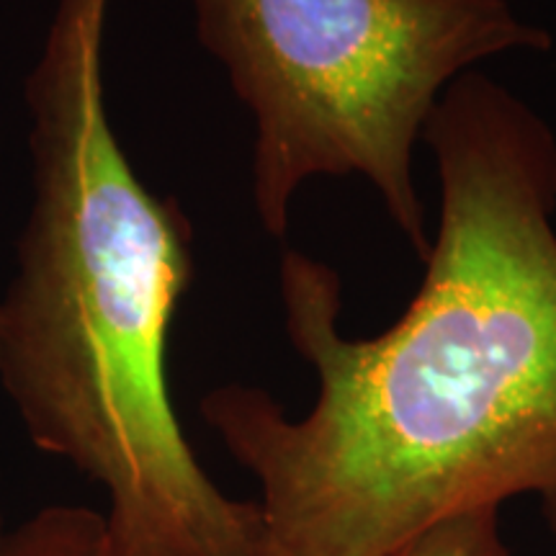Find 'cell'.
Masks as SVG:
<instances>
[{"label":"cell","instance_id":"cell-1","mask_svg":"<svg viewBox=\"0 0 556 556\" xmlns=\"http://www.w3.org/2000/svg\"><path fill=\"white\" fill-rule=\"evenodd\" d=\"M422 139L441 222L405 315L348 338L338 270L289 250L283 325L315 402L291 417L253 384L201 397L261 486L258 556H387L435 520L518 497L556 539V135L471 70Z\"/></svg>","mask_w":556,"mask_h":556},{"label":"cell","instance_id":"cell-2","mask_svg":"<svg viewBox=\"0 0 556 556\" xmlns=\"http://www.w3.org/2000/svg\"><path fill=\"white\" fill-rule=\"evenodd\" d=\"M109 5L58 0L26 78L34 197L0 294V392L41 454L101 486L114 556H258V503L206 475L170 397L193 229L111 124Z\"/></svg>","mask_w":556,"mask_h":556},{"label":"cell","instance_id":"cell-3","mask_svg":"<svg viewBox=\"0 0 556 556\" xmlns=\"http://www.w3.org/2000/svg\"><path fill=\"white\" fill-rule=\"evenodd\" d=\"M197 37L255 122L253 204L274 240L312 178L364 176L417 258L413 157L446 88L484 60L548 52L507 0H189Z\"/></svg>","mask_w":556,"mask_h":556},{"label":"cell","instance_id":"cell-4","mask_svg":"<svg viewBox=\"0 0 556 556\" xmlns=\"http://www.w3.org/2000/svg\"><path fill=\"white\" fill-rule=\"evenodd\" d=\"M0 556H114L106 520L86 505H47L0 533Z\"/></svg>","mask_w":556,"mask_h":556},{"label":"cell","instance_id":"cell-5","mask_svg":"<svg viewBox=\"0 0 556 556\" xmlns=\"http://www.w3.org/2000/svg\"><path fill=\"white\" fill-rule=\"evenodd\" d=\"M387 556H513L503 536L500 507H475L435 520Z\"/></svg>","mask_w":556,"mask_h":556},{"label":"cell","instance_id":"cell-6","mask_svg":"<svg viewBox=\"0 0 556 556\" xmlns=\"http://www.w3.org/2000/svg\"><path fill=\"white\" fill-rule=\"evenodd\" d=\"M9 526V520H5V505H3V492H0V533H3V528Z\"/></svg>","mask_w":556,"mask_h":556}]
</instances>
